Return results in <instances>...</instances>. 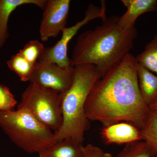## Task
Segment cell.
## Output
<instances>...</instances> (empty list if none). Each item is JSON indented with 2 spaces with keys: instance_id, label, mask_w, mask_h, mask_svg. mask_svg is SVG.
<instances>
[{
  "instance_id": "cell-1",
  "label": "cell",
  "mask_w": 157,
  "mask_h": 157,
  "mask_svg": "<svg viewBox=\"0 0 157 157\" xmlns=\"http://www.w3.org/2000/svg\"><path fill=\"white\" fill-rule=\"evenodd\" d=\"M137 63L135 57L129 53L96 82L85 105L89 121L99 122L104 127L127 122L140 131L144 128L150 108L139 90Z\"/></svg>"
},
{
  "instance_id": "cell-2",
  "label": "cell",
  "mask_w": 157,
  "mask_h": 157,
  "mask_svg": "<svg viewBox=\"0 0 157 157\" xmlns=\"http://www.w3.org/2000/svg\"><path fill=\"white\" fill-rule=\"evenodd\" d=\"M118 17H106L101 25L78 36L70 59L71 67L94 65L101 78L130 53L137 37V29L135 27L129 30L122 28Z\"/></svg>"
},
{
  "instance_id": "cell-3",
  "label": "cell",
  "mask_w": 157,
  "mask_h": 157,
  "mask_svg": "<svg viewBox=\"0 0 157 157\" xmlns=\"http://www.w3.org/2000/svg\"><path fill=\"white\" fill-rule=\"evenodd\" d=\"M100 78L94 65L83 64L74 67L71 86L59 94L63 123L60 128L54 132L56 142L71 138L82 143L85 133L90 126L85 105L92 87Z\"/></svg>"
},
{
  "instance_id": "cell-4",
  "label": "cell",
  "mask_w": 157,
  "mask_h": 157,
  "mask_svg": "<svg viewBox=\"0 0 157 157\" xmlns=\"http://www.w3.org/2000/svg\"><path fill=\"white\" fill-rule=\"evenodd\" d=\"M0 128L13 143L28 153H38L56 142L52 130L24 108L0 111Z\"/></svg>"
},
{
  "instance_id": "cell-5",
  "label": "cell",
  "mask_w": 157,
  "mask_h": 157,
  "mask_svg": "<svg viewBox=\"0 0 157 157\" xmlns=\"http://www.w3.org/2000/svg\"><path fill=\"white\" fill-rule=\"evenodd\" d=\"M17 108H24L54 132L63 123L59 93L30 83L21 94Z\"/></svg>"
},
{
  "instance_id": "cell-6",
  "label": "cell",
  "mask_w": 157,
  "mask_h": 157,
  "mask_svg": "<svg viewBox=\"0 0 157 157\" xmlns=\"http://www.w3.org/2000/svg\"><path fill=\"white\" fill-rule=\"evenodd\" d=\"M101 3V8L92 4H89L85 13L84 18L80 21H77L72 26L66 27L62 32V36L60 40L53 46L45 47L38 61L54 63L63 68L71 67L70 59L68 56V44L78 30L89 21L97 18H101L103 20L107 17L105 2L102 1Z\"/></svg>"
},
{
  "instance_id": "cell-7",
  "label": "cell",
  "mask_w": 157,
  "mask_h": 157,
  "mask_svg": "<svg viewBox=\"0 0 157 157\" xmlns=\"http://www.w3.org/2000/svg\"><path fill=\"white\" fill-rule=\"evenodd\" d=\"M73 70V67L63 68L54 63L38 61L29 82L60 94L71 86Z\"/></svg>"
},
{
  "instance_id": "cell-8",
  "label": "cell",
  "mask_w": 157,
  "mask_h": 157,
  "mask_svg": "<svg viewBox=\"0 0 157 157\" xmlns=\"http://www.w3.org/2000/svg\"><path fill=\"white\" fill-rule=\"evenodd\" d=\"M70 2V0H47L39 28L42 42L57 36L66 27Z\"/></svg>"
},
{
  "instance_id": "cell-9",
  "label": "cell",
  "mask_w": 157,
  "mask_h": 157,
  "mask_svg": "<svg viewBox=\"0 0 157 157\" xmlns=\"http://www.w3.org/2000/svg\"><path fill=\"white\" fill-rule=\"evenodd\" d=\"M101 135L107 144H126L142 140L140 129L127 122H121L104 127Z\"/></svg>"
},
{
  "instance_id": "cell-10",
  "label": "cell",
  "mask_w": 157,
  "mask_h": 157,
  "mask_svg": "<svg viewBox=\"0 0 157 157\" xmlns=\"http://www.w3.org/2000/svg\"><path fill=\"white\" fill-rule=\"evenodd\" d=\"M127 8L125 13L118 17L117 23L122 28L131 29L135 27L138 17L144 13L157 12V0H122Z\"/></svg>"
},
{
  "instance_id": "cell-11",
  "label": "cell",
  "mask_w": 157,
  "mask_h": 157,
  "mask_svg": "<svg viewBox=\"0 0 157 157\" xmlns=\"http://www.w3.org/2000/svg\"><path fill=\"white\" fill-rule=\"evenodd\" d=\"M47 0H0V49L9 38L8 22L13 11L24 5H35L44 10Z\"/></svg>"
},
{
  "instance_id": "cell-12",
  "label": "cell",
  "mask_w": 157,
  "mask_h": 157,
  "mask_svg": "<svg viewBox=\"0 0 157 157\" xmlns=\"http://www.w3.org/2000/svg\"><path fill=\"white\" fill-rule=\"evenodd\" d=\"M83 147L82 143L67 138L41 151L38 157H82Z\"/></svg>"
},
{
  "instance_id": "cell-13",
  "label": "cell",
  "mask_w": 157,
  "mask_h": 157,
  "mask_svg": "<svg viewBox=\"0 0 157 157\" xmlns=\"http://www.w3.org/2000/svg\"><path fill=\"white\" fill-rule=\"evenodd\" d=\"M137 72L140 95L149 107L157 98V76L138 63Z\"/></svg>"
},
{
  "instance_id": "cell-14",
  "label": "cell",
  "mask_w": 157,
  "mask_h": 157,
  "mask_svg": "<svg viewBox=\"0 0 157 157\" xmlns=\"http://www.w3.org/2000/svg\"><path fill=\"white\" fill-rule=\"evenodd\" d=\"M135 58L138 63L157 76V35L146 44L143 51Z\"/></svg>"
},
{
  "instance_id": "cell-15",
  "label": "cell",
  "mask_w": 157,
  "mask_h": 157,
  "mask_svg": "<svg viewBox=\"0 0 157 157\" xmlns=\"http://www.w3.org/2000/svg\"><path fill=\"white\" fill-rule=\"evenodd\" d=\"M7 64L9 69L19 76L21 81H30L35 65L28 61L19 52L12 56Z\"/></svg>"
},
{
  "instance_id": "cell-16",
  "label": "cell",
  "mask_w": 157,
  "mask_h": 157,
  "mask_svg": "<svg viewBox=\"0 0 157 157\" xmlns=\"http://www.w3.org/2000/svg\"><path fill=\"white\" fill-rule=\"evenodd\" d=\"M140 131L142 140L157 155V109H150L146 124Z\"/></svg>"
},
{
  "instance_id": "cell-17",
  "label": "cell",
  "mask_w": 157,
  "mask_h": 157,
  "mask_svg": "<svg viewBox=\"0 0 157 157\" xmlns=\"http://www.w3.org/2000/svg\"><path fill=\"white\" fill-rule=\"evenodd\" d=\"M157 155L143 140L128 144L116 157H156Z\"/></svg>"
},
{
  "instance_id": "cell-18",
  "label": "cell",
  "mask_w": 157,
  "mask_h": 157,
  "mask_svg": "<svg viewBox=\"0 0 157 157\" xmlns=\"http://www.w3.org/2000/svg\"><path fill=\"white\" fill-rule=\"evenodd\" d=\"M45 48L43 44L38 40H31L18 52L32 64L35 65Z\"/></svg>"
},
{
  "instance_id": "cell-19",
  "label": "cell",
  "mask_w": 157,
  "mask_h": 157,
  "mask_svg": "<svg viewBox=\"0 0 157 157\" xmlns=\"http://www.w3.org/2000/svg\"><path fill=\"white\" fill-rule=\"evenodd\" d=\"M17 104V101L9 88L0 84V111L14 110Z\"/></svg>"
},
{
  "instance_id": "cell-20",
  "label": "cell",
  "mask_w": 157,
  "mask_h": 157,
  "mask_svg": "<svg viewBox=\"0 0 157 157\" xmlns=\"http://www.w3.org/2000/svg\"><path fill=\"white\" fill-rule=\"evenodd\" d=\"M82 157H113L109 153L104 152L98 146L89 144L84 146Z\"/></svg>"
},
{
  "instance_id": "cell-21",
  "label": "cell",
  "mask_w": 157,
  "mask_h": 157,
  "mask_svg": "<svg viewBox=\"0 0 157 157\" xmlns=\"http://www.w3.org/2000/svg\"><path fill=\"white\" fill-rule=\"evenodd\" d=\"M149 108L151 109H157V98L154 102L150 106Z\"/></svg>"
},
{
  "instance_id": "cell-22",
  "label": "cell",
  "mask_w": 157,
  "mask_h": 157,
  "mask_svg": "<svg viewBox=\"0 0 157 157\" xmlns=\"http://www.w3.org/2000/svg\"></svg>"
}]
</instances>
